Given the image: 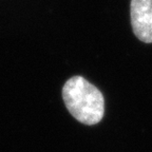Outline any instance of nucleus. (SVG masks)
<instances>
[{
	"label": "nucleus",
	"instance_id": "nucleus-2",
	"mask_svg": "<svg viewBox=\"0 0 152 152\" xmlns=\"http://www.w3.org/2000/svg\"><path fill=\"white\" fill-rule=\"evenodd\" d=\"M131 26L140 41L152 43V0H131Z\"/></svg>",
	"mask_w": 152,
	"mask_h": 152
},
{
	"label": "nucleus",
	"instance_id": "nucleus-1",
	"mask_svg": "<svg viewBox=\"0 0 152 152\" xmlns=\"http://www.w3.org/2000/svg\"><path fill=\"white\" fill-rule=\"evenodd\" d=\"M62 99L68 111L79 123L93 126L104 117V95L83 76H73L66 81Z\"/></svg>",
	"mask_w": 152,
	"mask_h": 152
}]
</instances>
